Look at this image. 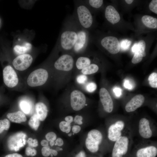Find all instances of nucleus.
I'll list each match as a JSON object with an SVG mask.
<instances>
[{
  "label": "nucleus",
  "mask_w": 157,
  "mask_h": 157,
  "mask_svg": "<svg viewBox=\"0 0 157 157\" xmlns=\"http://www.w3.org/2000/svg\"><path fill=\"white\" fill-rule=\"evenodd\" d=\"M84 88L86 91L89 93L94 92L97 89V85L93 82H87L84 85Z\"/></svg>",
  "instance_id": "2f4dec72"
},
{
  "label": "nucleus",
  "mask_w": 157,
  "mask_h": 157,
  "mask_svg": "<svg viewBox=\"0 0 157 157\" xmlns=\"http://www.w3.org/2000/svg\"><path fill=\"white\" fill-rule=\"evenodd\" d=\"M101 45L109 52L116 54L120 50V43L116 38L112 36L105 37L101 40Z\"/></svg>",
  "instance_id": "f8f14e48"
},
{
  "label": "nucleus",
  "mask_w": 157,
  "mask_h": 157,
  "mask_svg": "<svg viewBox=\"0 0 157 157\" xmlns=\"http://www.w3.org/2000/svg\"><path fill=\"white\" fill-rule=\"evenodd\" d=\"M10 126V123L8 119L5 118L0 119V135H2L5 131L8 130Z\"/></svg>",
  "instance_id": "bb28decb"
},
{
  "label": "nucleus",
  "mask_w": 157,
  "mask_h": 157,
  "mask_svg": "<svg viewBox=\"0 0 157 157\" xmlns=\"http://www.w3.org/2000/svg\"><path fill=\"white\" fill-rule=\"evenodd\" d=\"M41 145L43 147L48 146L49 145L48 141L46 140H42L40 142Z\"/></svg>",
  "instance_id": "8fccbe9b"
},
{
  "label": "nucleus",
  "mask_w": 157,
  "mask_h": 157,
  "mask_svg": "<svg viewBox=\"0 0 157 157\" xmlns=\"http://www.w3.org/2000/svg\"><path fill=\"white\" fill-rule=\"evenodd\" d=\"M19 106L24 113L29 114L32 110V105L31 102L27 99L21 100L19 103Z\"/></svg>",
  "instance_id": "5701e85b"
},
{
  "label": "nucleus",
  "mask_w": 157,
  "mask_h": 157,
  "mask_svg": "<svg viewBox=\"0 0 157 157\" xmlns=\"http://www.w3.org/2000/svg\"><path fill=\"white\" fill-rule=\"evenodd\" d=\"M81 130V126L79 125H75L72 127V130L74 134H77L80 132Z\"/></svg>",
  "instance_id": "a18cd8bd"
},
{
  "label": "nucleus",
  "mask_w": 157,
  "mask_h": 157,
  "mask_svg": "<svg viewBox=\"0 0 157 157\" xmlns=\"http://www.w3.org/2000/svg\"><path fill=\"white\" fill-rule=\"evenodd\" d=\"M83 117L82 116L77 115L75 116L74 118V121L75 123H76L79 125H81L83 123Z\"/></svg>",
  "instance_id": "79ce46f5"
},
{
  "label": "nucleus",
  "mask_w": 157,
  "mask_h": 157,
  "mask_svg": "<svg viewBox=\"0 0 157 157\" xmlns=\"http://www.w3.org/2000/svg\"><path fill=\"white\" fill-rule=\"evenodd\" d=\"M138 132L140 136L144 138L148 139L152 137L153 133L147 119L142 118L140 119L139 122Z\"/></svg>",
  "instance_id": "4468645a"
},
{
  "label": "nucleus",
  "mask_w": 157,
  "mask_h": 157,
  "mask_svg": "<svg viewBox=\"0 0 157 157\" xmlns=\"http://www.w3.org/2000/svg\"><path fill=\"white\" fill-rule=\"evenodd\" d=\"M113 91L115 96L117 97H119L122 95V90L118 87H115L113 89Z\"/></svg>",
  "instance_id": "c03bdc74"
},
{
  "label": "nucleus",
  "mask_w": 157,
  "mask_h": 157,
  "mask_svg": "<svg viewBox=\"0 0 157 157\" xmlns=\"http://www.w3.org/2000/svg\"><path fill=\"white\" fill-rule=\"evenodd\" d=\"M45 138L48 141H55L57 138L56 134L53 132H50L47 133L45 135Z\"/></svg>",
  "instance_id": "ea45409f"
},
{
  "label": "nucleus",
  "mask_w": 157,
  "mask_h": 157,
  "mask_svg": "<svg viewBox=\"0 0 157 157\" xmlns=\"http://www.w3.org/2000/svg\"><path fill=\"white\" fill-rule=\"evenodd\" d=\"M6 117L9 120L16 123H20L26 120L25 114L20 111L8 113L6 114Z\"/></svg>",
  "instance_id": "6ab92c4d"
},
{
  "label": "nucleus",
  "mask_w": 157,
  "mask_h": 157,
  "mask_svg": "<svg viewBox=\"0 0 157 157\" xmlns=\"http://www.w3.org/2000/svg\"><path fill=\"white\" fill-rule=\"evenodd\" d=\"M99 69V66L97 64L91 63L89 66L81 70V74L87 75L95 73Z\"/></svg>",
  "instance_id": "393cba45"
},
{
  "label": "nucleus",
  "mask_w": 157,
  "mask_h": 157,
  "mask_svg": "<svg viewBox=\"0 0 157 157\" xmlns=\"http://www.w3.org/2000/svg\"><path fill=\"white\" fill-rule=\"evenodd\" d=\"M35 109L39 119L43 121L47 116L48 110L46 105L42 102L37 103L35 106Z\"/></svg>",
  "instance_id": "aec40b11"
},
{
  "label": "nucleus",
  "mask_w": 157,
  "mask_h": 157,
  "mask_svg": "<svg viewBox=\"0 0 157 157\" xmlns=\"http://www.w3.org/2000/svg\"><path fill=\"white\" fill-rule=\"evenodd\" d=\"M41 153L44 157H48L51 154V149L48 146L43 147L41 149Z\"/></svg>",
  "instance_id": "e433bc0d"
},
{
  "label": "nucleus",
  "mask_w": 157,
  "mask_h": 157,
  "mask_svg": "<svg viewBox=\"0 0 157 157\" xmlns=\"http://www.w3.org/2000/svg\"><path fill=\"white\" fill-rule=\"evenodd\" d=\"M105 14L106 19L113 24L117 23L120 19L119 13L112 6H108L106 7Z\"/></svg>",
  "instance_id": "a211bd4d"
},
{
  "label": "nucleus",
  "mask_w": 157,
  "mask_h": 157,
  "mask_svg": "<svg viewBox=\"0 0 157 157\" xmlns=\"http://www.w3.org/2000/svg\"><path fill=\"white\" fill-rule=\"evenodd\" d=\"M149 83L152 88L157 87V74L153 72L150 74L148 77Z\"/></svg>",
  "instance_id": "c85d7f7f"
},
{
  "label": "nucleus",
  "mask_w": 157,
  "mask_h": 157,
  "mask_svg": "<svg viewBox=\"0 0 157 157\" xmlns=\"http://www.w3.org/2000/svg\"><path fill=\"white\" fill-rule=\"evenodd\" d=\"M150 10L156 14H157V0H152L149 5Z\"/></svg>",
  "instance_id": "58836bf2"
},
{
  "label": "nucleus",
  "mask_w": 157,
  "mask_h": 157,
  "mask_svg": "<svg viewBox=\"0 0 157 157\" xmlns=\"http://www.w3.org/2000/svg\"><path fill=\"white\" fill-rule=\"evenodd\" d=\"M48 76V73L46 69L43 68L37 69L29 75L27 79V83L31 87L41 86L46 83Z\"/></svg>",
  "instance_id": "39448f33"
},
{
  "label": "nucleus",
  "mask_w": 157,
  "mask_h": 157,
  "mask_svg": "<svg viewBox=\"0 0 157 157\" xmlns=\"http://www.w3.org/2000/svg\"><path fill=\"white\" fill-rule=\"evenodd\" d=\"M37 153L36 149L29 146L27 147L25 150V154L28 156H35L36 155Z\"/></svg>",
  "instance_id": "4c0bfd02"
},
{
  "label": "nucleus",
  "mask_w": 157,
  "mask_h": 157,
  "mask_svg": "<svg viewBox=\"0 0 157 157\" xmlns=\"http://www.w3.org/2000/svg\"><path fill=\"white\" fill-rule=\"evenodd\" d=\"M32 48L31 44L28 42H25L23 46L16 45L14 47L15 52L20 55L25 54L30 50Z\"/></svg>",
  "instance_id": "b1692460"
},
{
  "label": "nucleus",
  "mask_w": 157,
  "mask_h": 157,
  "mask_svg": "<svg viewBox=\"0 0 157 157\" xmlns=\"http://www.w3.org/2000/svg\"><path fill=\"white\" fill-rule=\"evenodd\" d=\"M103 139V136L100 131L96 129L90 130L88 132L85 141L86 149L91 153H97Z\"/></svg>",
  "instance_id": "f257e3e1"
},
{
  "label": "nucleus",
  "mask_w": 157,
  "mask_h": 157,
  "mask_svg": "<svg viewBox=\"0 0 157 157\" xmlns=\"http://www.w3.org/2000/svg\"><path fill=\"white\" fill-rule=\"evenodd\" d=\"M65 120L67 122L71 124L74 121V118L71 115H68L65 117Z\"/></svg>",
  "instance_id": "de8ad7c7"
},
{
  "label": "nucleus",
  "mask_w": 157,
  "mask_h": 157,
  "mask_svg": "<svg viewBox=\"0 0 157 157\" xmlns=\"http://www.w3.org/2000/svg\"><path fill=\"white\" fill-rule=\"evenodd\" d=\"M157 148L155 146L149 145L141 148L136 153V157H156Z\"/></svg>",
  "instance_id": "f3484780"
},
{
  "label": "nucleus",
  "mask_w": 157,
  "mask_h": 157,
  "mask_svg": "<svg viewBox=\"0 0 157 157\" xmlns=\"http://www.w3.org/2000/svg\"><path fill=\"white\" fill-rule=\"evenodd\" d=\"M137 49L135 52L140 53L143 55L144 57L146 55L145 51L146 47L145 42L143 40H141L137 43Z\"/></svg>",
  "instance_id": "c756f323"
},
{
  "label": "nucleus",
  "mask_w": 157,
  "mask_h": 157,
  "mask_svg": "<svg viewBox=\"0 0 157 157\" xmlns=\"http://www.w3.org/2000/svg\"><path fill=\"white\" fill-rule=\"evenodd\" d=\"M27 143L28 146L32 147H37L38 145V142L36 139H33L32 138H29L27 140Z\"/></svg>",
  "instance_id": "a19ab883"
},
{
  "label": "nucleus",
  "mask_w": 157,
  "mask_h": 157,
  "mask_svg": "<svg viewBox=\"0 0 157 157\" xmlns=\"http://www.w3.org/2000/svg\"><path fill=\"white\" fill-rule=\"evenodd\" d=\"M131 43V41L127 39L122 40L119 43L120 49H121L123 51L128 50L129 48Z\"/></svg>",
  "instance_id": "473e14b6"
},
{
  "label": "nucleus",
  "mask_w": 157,
  "mask_h": 157,
  "mask_svg": "<svg viewBox=\"0 0 157 157\" xmlns=\"http://www.w3.org/2000/svg\"><path fill=\"white\" fill-rule=\"evenodd\" d=\"M26 136V134L23 132L11 135L6 141V146L10 150L17 151L25 145Z\"/></svg>",
  "instance_id": "0eeeda50"
},
{
  "label": "nucleus",
  "mask_w": 157,
  "mask_h": 157,
  "mask_svg": "<svg viewBox=\"0 0 157 157\" xmlns=\"http://www.w3.org/2000/svg\"><path fill=\"white\" fill-rule=\"evenodd\" d=\"M125 1L128 4H130L133 2V0H125Z\"/></svg>",
  "instance_id": "603ef678"
},
{
  "label": "nucleus",
  "mask_w": 157,
  "mask_h": 157,
  "mask_svg": "<svg viewBox=\"0 0 157 157\" xmlns=\"http://www.w3.org/2000/svg\"><path fill=\"white\" fill-rule=\"evenodd\" d=\"M99 95L104 110L107 113H111L113 109V103L108 91L105 88H101L99 90Z\"/></svg>",
  "instance_id": "ddd939ff"
},
{
  "label": "nucleus",
  "mask_w": 157,
  "mask_h": 157,
  "mask_svg": "<svg viewBox=\"0 0 157 157\" xmlns=\"http://www.w3.org/2000/svg\"><path fill=\"white\" fill-rule=\"evenodd\" d=\"M64 143L63 139L60 138H58L55 140V145H57L59 147H61L63 145Z\"/></svg>",
  "instance_id": "49530a36"
},
{
  "label": "nucleus",
  "mask_w": 157,
  "mask_h": 157,
  "mask_svg": "<svg viewBox=\"0 0 157 157\" xmlns=\"http://www.w3.org/2000/svg\"><path fill=\"white\" fill-rule=\"evenodd\" d=\"M60 130L63 132L66 133H70L71 129V124H69L65 121H61L59 125Z\"/></svg>",
  "instance_id": "cd10ccee"
},
{
  "label": "nucleus",
  "mask_w": 157,
  "mask_h": 157,
  "mask_svg": "<svg viewBox=\"0 0 157 157\" xmlns=\"http://www.w3.org/2000/svg\"><path fill=\"white\" fill-rule=\"evenodd\" d=\"M132 59V62L133 64H136L141 62L142 60L143 56L140 54L135 52Z\"/></svg>",
  "instance_id": "c9c22d12"
},
{
  "label": "nucleus",
  "mask_w": 157,
  "mask_h": 157,
  "mask_svg": "<svg viewBox=\"0 0 157 157\" xmlns=\"http://www.w3.org/2000/svg\"><path fill=\"white\" fill-rule=\"evenodd\" d=\"M74 65L73 56L69 53H65L61 55L56 61L54 67L61 74L62 76H65L72 72Z\"/></svg>",
  "instance_id": "f03ea898"
},
{
  "label": "nucleus",
  "mask_w": 157,
  "mask_h": 157,
  "mask_svg": "<svg viewBox=\"0 0 157 157\" xmlns=\"http://www.w3.org/2000/svg\"><path fill=\"white\" fill-rule=\"evenodd\" d=\"M72 135V134L71 133H68V135L70 137Z\"/></svg>",
  "instance_id": "5fc2aeb1"
},
{
  "label": "nucleus",
  "mask_w": 157,
  "mask_h": 157,
  "mask_svg": "<svg viewBox=\"0 0 157 157\" xmlns=\"http://www.w3.org/2000/svg\"><path fill=\"white\" fill-rule=\"evenodd\" d=\"M138 48L137 43L134 44L132 48V51L134 53L137 51Z\"/></svg>",
  "instance_id": "3c124183"
},
{
  "label": "nucleus",
  "mask_w": 157,
  "mask_h": 157,
  "mask_svg": "<svg viewBox=\"0 0 157 157\" xmlns=\"http://www.w3.org/2000/svg\"><path fill=\"white\" fill-rule=\"evenodd\" d=\"M88 79L87 75L82 74L78 75L76 77V83L80 85H85L87 82Z\"/></svg>",
  "instance_id": "7c9ffc66"
},
{
  "label": "nucleus",
  "mask_w": 157,
  "mask_h": 157,
  "mask_svg": "<svg viewBox=\"0 0 157 157\" xmlns=\"http://www.w3.org/2000/svg\"><path fill=\"white\" fill-rule=\"evenodd\" d=\"M78 38L77 31L67 30L63 31L60 37V44L63 50L72 51Z\"/></svg>",
  "instance_id": "7ed1b4c3"
},
{
  "label": "nucleus",
  "mask_w": 157,
  "mask_h": 157,
  "mask_svg": "<svg viewBox=\"0 0 157 157\" xmlns=\"http://www.w3.org/2000/svg\"><path fill=\"white\" fill-rule=\"evenodd\" d=\"M40 121L37 115L35 114L31 117L28 121V124L31 128L36 131L39 126Z\"/></svg>",
  "instance_id": "a878e982"
},
{
  "label": "nucleus",
  "mask_w": 157,
  "mask_h": 157,
  "mask_svg": "<svg viewBox=\"0 0 157 157\" xmlns=\"http://www.w3.org/2000/svg\"><path fill=\"white\" fill-rule=\"evenodd\" d=\"M73 157H88L85 152L82 150H80L74 154Z\"/></svg>",
  "instance_id": "37998d69"
},
{
  "label": "nucleus",
  "mask_w": 157,
  "mask_h": 157,
  "mask_svg": "<svg viewBox=\"0 0 157 157\" xmlns=\"http://www.w3.org/2000/svg\"><path fill=\"white\" fill-rule=\"evenodd\" d=\"M125 123L122 120H118L111 124L108 130V138L110 141L115 142L122 135L125 127Z\"/></svg>",
  "instance_id": "1a4fd4ad"
},
{
  "label": "nucleus",
  "mask_w": 157,
  "mask_h": 157,
  "mask_svg": "<svg viewBox=\"0 0 157 157\" xmlns=\"http://www.w3.org/2000/svg\"><path fill=\"white\" fill-rule=\"evenodd\" d=\"M4 157H23L21 154L18 153H13L7 154Z\"/></svg>",
  "instance_id": "09e8293b"
},
{
  "label": "nucleus",
  "mask_w": 157,
  "mask_h": 157,
  "mask_svg": "<svg viewBox=\"0 0 157 157\" xmlns=\"http://www.w3.org/2000/svg\"><path fill=\"white\" fill-rule=\"evenodd\" d=\"M144 97L142 94L134 96L126 105L125 109L128 113L133 112L140 107L144 103Z\"/></svg>",
  "instance_id": "dca6fc26"
},
{
  "label": "nucleus",
  "mask_w": 157,
  "mask_h": 157,
  "mask_svg": "<svg viewBox=\"0 0 157 157\" xmlns=\"http://www.w3.org/2000/svg\"><path fill=\"white\" fill-rule=\"evenodd\" d=\"M130 140L126 135H122L115 141L111 153V157H124L128 151Z\"/></svg>",
  "instance_id": "423d86ee"
},
{
  "label": "nucleus",
  "mask_w": 157,
  "mask_h": 157,
  "mask_svg": "<svg viewBox=\"0 0 157 157\" xmlns=\"http://www.w3.org/2000/svg\"><path fill=\"white\" fill-rule=\"evenodd\" d=\"M91 59L86 56H81L76 59L75 64L77 69L81 70L90 65L91 63Z\"/></svg>",
  "instance_id": "412c9836"
},
{
  "label": "nucleus",
  "mask_w": 157,
  "mask_h": 157,
  "mask_svg": "<svg viewBox=\"0 0 157 157\" xmlns=\"http://www.w3.org/2000/svg\"><path fill=\"white\" fill-rule=\"evenodd\" d=\"M68 95L70 106L73 110L80 111L87 105L86 97L81 90L77 89L72 90Z\"/></svg>",
  "instance_id": "20e7f679"
},
{
  "label": "nucleus",
  "mask_w": 157,
  "mask_h": 157,
  "mask_svg": "<svg viewBox=\"0 0 157 157\" xmlns=\"http://www.w3.org/2000/svg\"><path fill=\"white\" fill-rule=\"evenodd\" d=\"M103 1L102 0H90L89 3L90 5L92 7L98 8L102 5Z\"/></svg>",
  "instance_id": "72a5a7b5"
},
{
  "label": "nucleus",
  "mask_w": 157,
  "mask_h": 157,
  "mask_svg": "<svg viewBox=\"0 0 157 157\" xmlns=\"http://www.w3.org/2000/svg\"><path fill=\"white\" fill-rule=\"evenodd\" d=\"M77 12L79 22L82 26L85 28L91 27L93 18L88 9L84 5H80L77 7Z\"/></svg>",
  "instance_id": "6e6552de"
},
{
  "label": "nucleus",
  "mask_w": 157,
  "mask_h": 157,
  "mask_svg": "<svg viewBox=\"0 0 157 157\" xmlns=\"http://www.w3.org/2000/svg\"><path fill=\"white\" fill-rule=\"evenodd\" d=\"M32 56L28 54L19 55L15 58L13 62L15 68L20 71L24 70L28 68L33 61Z\"/></svg>",
  "instance_id": "9b49d317"
},
{
  "label": "nucleus",
  "mask_w": 157,
  "mask_h": 157,
  "mask_svg": "<svg viewBox=\"0 0 157 157\" xmlns=\"http://www.w3.org/2000/svg\"><path fill=\"white\" fill-rule=\"evenodd\" d=\"M55 142H54V141H50L49 142L50 145L51 147L55 145Z\"/></svg>",
  "instance_id": "864d4df0"
},
{
  "label": "nucleus",
  "mask_w": 157,
  "mask_h": 157,
  "mask_svg": "<svg viewBox=\"0 0 157 157\" xmlns=\"http://www.w3.org/2000/svg\"><path fill=\"white\" fill-rule=\"evenodd\" d=\"M142 21L146 27L149 28H157V19L149 15H144L142 18Z\"/></svg>",
  "instance_id": "4be33fe9"
},
{
  "label": "nucleus",
  "mask_w": 157,
  "mask_h": 157,
  "mask_svg": "<svg viewBox=\"0 0 157 157\" xmlns=\"http://www.w3.org/2000/svg\"><path fill=\"white\" fill-rule=\"evenodd\" d=\"M4 83L8 87L12 88L15 86L18 82V78L16 72L10 65L5 67L3 70Z\"/></svg>",
  "instance_id": "9d476101"
},
{
  "label": "nucleus",
  "mask_w": 157,
  "mask_h": 157,
  "mask_svg": "<svg viewBox=\"0 0 157 157\" xmlns=\"http://www.w3.org/2000/svg\"><path fill=\"white\" fill-rule=\"evenodd\" d=\"M123 85L125 88L129 90H132L135 87L134 83L129 79H125L124 80Z\"/></svg>",
  "instance_id": "f704fd0d"
},
{
  "label": "nucleus",
  "mask_w": 157,
  "mask_h": 157,
  "mask_svg": "<svg viewBox=\"0 0 157 157\" xmlns=\"http://www.w3.org/2000/svg\"><path fill=\"white\" fill-rule=\"evenodd\" d=\"M78 38L73 52L78 53L83 51L85 48L87 41V36L86 32L81 30L77 31Z\"/></svg>",
  "instance_id": "2eb2a0df"
}]
</instances>
